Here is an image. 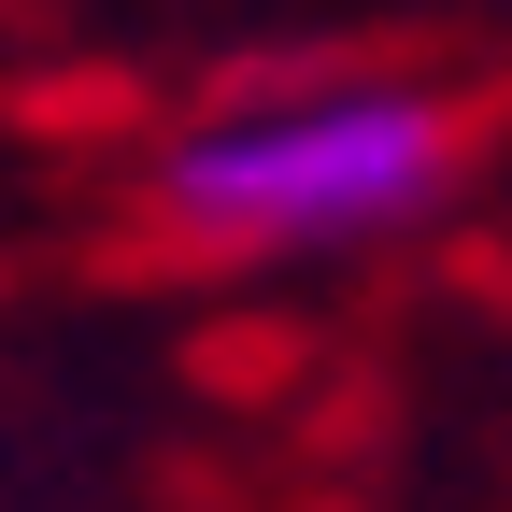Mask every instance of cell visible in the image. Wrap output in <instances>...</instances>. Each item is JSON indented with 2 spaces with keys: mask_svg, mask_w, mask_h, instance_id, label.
Masks as SVG:
<instances>
[{
  "mask_svg": "<svg viewBox=\"0 0 512 512\" xmlns=\"http://www.w3.org/2000/svg\"><path fill=\"white\" fill-rule=\"evenodd\" d=\"M470 171V128L441 86L413 72H271L228 86L143 157V214L214 256V271H256V256H356L399 242L413 214H441V185Z\"/></svg>",
  "mask_w": 512,
  "mask_h": 512,
  "instance_id": "6da1fadb",
  "label": "cell"
}]
</instances>
